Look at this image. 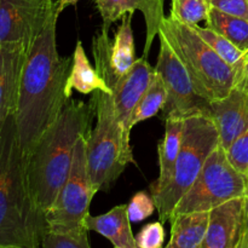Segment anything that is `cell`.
<instances>
[{
    "label": "cell",
    "instance_id": "6da1fadb",
    "mask_svg": "<svg viewBox=\"0 0 248 248\" xmlns=\"http://www.w3.org/2000/svg\"><path fill=\"white\" fill-rule=\"evenodd\" d=\"M57 19L55 17L38 36L22 69L15 119L26 155L56 123L70 99L65 89L72 60L58 52Z\"/></svg>",
    "mask_w": 248,
    "mask_h": 248
},
{
    "label": "cell",
    "instance_id": "7a4b0ae2",
    "mask_svg": "<svg viewBox=\"0 0 248 248\" xmlns=\"http://www.w3.org/2000/svg\"><path fill=\"white\" fill-rule=\"evenodd\" d=\"M47 232L46 213L29 188L14 114L0 126V247L41 248Z\"/></svg>",
    "mask_w": 248,
    "mask_h": 248
},
{
    "label": "cell",
    "instance_id": "3957f363",
    "mask_svg": "<svg viewBox=\"0 0 248 248\" xmlns=\"http://www.w3.org/2000/svg\"><path fill=\"white\" fill-rule=\"evenodd\" d=\"M92 102L69 99L56 123L27 154V177L36 205L47 212L69 176L80 136L89 135Z\"/></svg>",
    "mask_w": 248,
    "mask_h": 248
},
{
    "label": "cell",
    "instance_id": "277c9868",
    "mask_svg": "<svg viewBox=\"0 0 248 248\" xmlns=\"http://www.w3.org/2000/svg\"><path fill=\"white\" fill-rule=\"evenodd\" d=\"M157 35L164 36L190 77L196 92L208 102L227 97L237 84L235 70L225 63L193 27L164 17Z\"/></svg>",
    "mask_w": 248,
    "mask_h": 248
},
{
    "label": "cell",
    "instance_id": "5b68a950",
    "mask_svg": "<svg viewBox=\"0 0 248 248\" xmlns=\"http://www.w3.org/2000/svg\"><path fill=\"white\" fill-rule=\"evenodd\" d=\"M96 126L86 136L87 171L97 190L108 188L135 162L130 138L116 115L110 93L96 91L91 98Z\"/></svg>",
    "mask_w": 248,
    "mask_h": 248
},
{
    "label": "cell",
    "instance_id": "8992f818",
    "mask_svg": "<svg viewBox=\"0 0 248 248\" xmlns=\"http://www.w3.org/2000/svg\"><path fill=\"white\" fill-rule=\"evenodd\" d=\"M219 144V133L210 116L194 115L184 119L183 140L171 179L165 188L152 194L162 224L171 219L177 203L193 186L208 156Z\"/></svg>",
    "mask_w": 248,
    "mask_h": 248
},
{
    "label": "cell",
    "instance_id": "52a82bcc",
    "mask_svg": "<svg viewBox=\"0 0 248 248\" xmlns=\"http://www.w3.org/2000/svg\"><path fill=\"white\" fill-rule=\"evenodd\" d=\"M248 195V177L235 169L222 145L208 156L205 166L174 207L173 215L211 212L218 206Z\"/></svg>",
    "mask_w": 248,
    "mask_h": 248
},
{
    "label": "cell",
    "instance_id": "ba28073f",
    "mask_svg": "<svg viewBox=\"0 0 248 248\" xmlns=\"http://www.w3.org/2000/svg\"><path fill=\"white\" fill-rule=\"evenodd\" d=\"M97 191L87 171L86 135H82L75 147L69 176L46 212L48 232H72L86 228L90 205Z\"/></svg>",
    "mask_w": 248,
    "mask_h": 248
},
{
    "label": "cell",
    "instance_id": "9c48e42d",
    "mask_svg": "<svg viewBox=\"0 0 248 248\" xmlns=\"http://www.w3.org/2000/svg\"><path fill=\"white\" fill-rule=\"evenodd\" d=\"M55 17L53 0H0V45L29 51Z\"/></svg>",
    "mask_w": 248,
    "mask_h": 248
},
{
    "label": "cell",
    "instance_id": "30bf717a",
    "mask_svg": "<svg viewBox=\"0 0 248 248\" xmlns=\"http://www.w3.org/2000/svg\"><path fill=\"white\" fill-rule=\"evenodd\" d=\"M157 36L160 51L155 72L160 75L167 91L165 118L186 119L194 115H208L210 102L196 92L188 72L164 36Z\"/></svg>",
    "mask_w": 248,
    "mask_h": 248
},
{
    "label": "cell",
    "instance_id": "8fae6325",
    "mask_svg": "<svg viewBox=\"0 0 248 248\" xmlns=\"http://www.w3.org/2000/svg\"><path fill=\"white\" fill-rule=\"evenodd\" d=\"M132 17L133 14H127L121 18L113 40L109 38V31L106 28H101L92 39L96 69L110 90L130 72L136 62Z\"/></svg>",
    "mask_w": 248,
    "mask_h": 248
},
{
    "label": "cell",
    "instance_id": "7c38bea8",
    "mask_svg": "<svg viewBox=\"0 0 248 248\" xmlns=\"http://www.w3.org/2000/svg\"><path fill=\"white\" fill-rule=\"evenodd\" d=\"M245 219L246 198L228 201L211 211L202 248H239Z\"/></svg>",
    "mask_w": 248,
    "mask_h": 248
},
{
    "label": "cell",
    "instance_id": "4fadbf2b",
    "mask_svg": "<svg viewBox=\"0 0 248 248\" xmlns=\"http://www.w3.org/2000/svg\"><path fill=\"white\" fill-rule=\"evenodd\" d=\"M155 75V67H152L147 57L142 56L136 60L130 72L124 75L113 87L114 107L119 121L123 125L125 135L130 138V119L138 102L147 92Z\"/></svg>",
    "mask_w": 248,
    "mask_h": 248
},
{
    "label": "cell",
    "instance_id": "5bb4252c",
    "mask_svg": "<svg viewBox=\"0 0 248 248\" xmlns=\"http://www.w3.org/2000/svg\"><path fill=\"white\" fill-rule=\"evenodd\" d=\"M224 149L248 128V92L235 87L227 97L210 102V114Z\"/></svg>",
    "mask_w": 248,
    "mask_h": 248
},
{
    "label": "cell",
    "instance_id": "9a60e30c",
    "mask_svg": "<svg viewBox=\"0 0 248 248\" xmlns=\"http://www.w3.org/2000/svg\"><path fill=\"white\" fill-rule=\"evenodd\" d=\"M97 9L102 17V28L110 29L114 22L127 14L140 11L144 15L147 24V41L143 56L148 57L152 43L159 34L160 24L164 19V0H96Z\"/></svg>",
    "mask_w": 248,
    "mask_h": 248
},
{
    "label": "cell",
    "instance_id": "2e32d148",
    "mask_svg": "<svg viewBox=\"0 0 248 248\" xmlns=\"http://www.w3.org/2000/svg\"><path fill=\"white\" fill-rule=\"evenodd\" d=\"M27 53L28 51L23 47L0 45V126L16 111Z\"/></svg>",
    "mask_w": 248,
    "mask_h": 248
},
{
    "label": "cell",
    "instance_id": "e0dca14e",
    "mask_svg": "<svg viewBox=\"0 0 248 248\" xmlns=\"http://www.w3.org/2000/svg\"><path fill=\"white\" fill-rule=\"evenodd\" d=\"M87 230H92L113 244L114 248H138L131 230L127 205H119L101 216L89 215L85 222Z\"/></svg>",
    "mask_w": 248,
    "mask_h": 248
},
{
    "label": "cell",
    "instance_id": "ac0fdd59",
    "mask_svg": "<svg viewBox=\"0 0 248 248\" xmlns=\"http://www.w3.org/2000/svg\"><path fill=\"white\" fill-rule=\"evenodd\" d=\"M184 119L167 116L165 118V135L157 145L159 155V178L152 186V194L157 193L169 184L176 166L177 157L183 140Z\"/></svg>",
    "mask_w": 248,
    "mask_h": 248
},
{
    "label": "cell",
    "instance_id": "d6986e66",
    "mask_svg": "<svg viewBox=\"0 0 248 248\" xmlns=\"http://www.w3.org/2000/svg\"><path fill=\"white\" fill-rule=\"evenodd\" d=\"M210 212L178 213L171 222V239L165 248H202Z\"/></svg>",
    "mask_w": 248,
    "mask_h": 248
},
{
    "label": "cell",
    "instance_id": "ffe728a7",
    "mask_svg": "<svg viewBox=\"0 0 248 248\" xmlns=\"http://www.w3.org/2000/svg\"><path fill=\"white\" fill-rule=\"evenodd\" d=\"M73 90H77L82 94H90L96 91L113 93L110 87L107 85L96 68H93V65L90 63L81 40L77 41L72 58V68L68 77L65 91L69 98Z\"/></svg>",
    "mask_w": 248,
    "mask_h": 248
},
{
    "label": "cell",
    "instance_id": "44dd1931",
    "mask_svg": "<svg viewBox=\"0 0 248 248\" xmlns=\"http://www.w3.org/2000/svg\"><path fill=\"white\" fill-rule=\"evenodd\" d=\"M206 27L213 29L232 41L235 46L248 53V19L225 14L211 7L206 19Z\"/></svg>",
    "mask_w": 248,
    "mask_h": 248
},
{
    "label": "cell",
    "instance_id": "7402d4cb",
    "mask_svg": "<svg viewBox=\"0 0 248 248\" xmlns=\"http://www.w3.org/2000/svg\"><path fill=\"white\" fill-rule=\"evenodd\" d=\"M190 27H193L194 31L207 43V45L225 63H228L235 70V73L237 75V81H239L240 75H241L242 69H244L245 60H246L247 53H245L237 46H235L232 41L228 40L227 38H224L219 33H217L213 29L208 28V27H200L199 24H194V26Z\"/></svg>",
    "mask_w": 248,
    "mask_h": 248
},
{
    "label": "cell",
    "instance_id": "603a6c76",
    "mask_svg": "<svg viewBox=\"0 0 248 248\" xmlns=\"http://www.w3.org/2000/svg\"><path fill=\"white\" fill-rule=\"evenodd\" d=\"M167 101V91L165 87L164 81L159 74L155 72L150 86L148 87L147 92L143 94L140 101L138 102L137 107L133 110L130 119V128L132 130L140 121L148 120V119L156 116L160 110H164Z\"/></svg>",
    "mask_w": 248,
    "mask_h": 248
},
{
    "label": "cell",
    "instance_id": "cb8c5ba5",
    "mask_svg": "<svg viewBox=\"0 0 248 248\" xmlns=\"http://www.w3.org/2000/svg\"><path fill=\"white\" fill-rule=\"evenodd\" d=\"M210 9L207 0H171L170 17L179 23L194 26L207 19Z\"/></svg>",
    "mask_w": 248,
    "mask_h": 248
},
{
    "label": "cell",
    "instance_id": "d4e9b609",
    "mask_svg": "<svg viewBox=\"0 0 248 248\" xmlns=\"http://www.w3.org/2000/svg\"><path fill=\"white\" fill-rule=\"evenodd\" d=\"M87 228L72 232H46L41 248H91L87 239Z\"/></svg>",
    "mask_w": 248,
    "mask_h": 248
},
{
    "label": "cell",
    "instance_id": "484cf974",
    "mask_svg": "<svg viewBox=\"0 0 248 248\" xmlns=\"http://www.w3.org/2000/svg\"><path fill=\"white\" fill-rule=\"evenodd\" d=\"M156 211V205L153 196L148 195L145 191H138L132 196L130 203L127 205L128 218L131 223H140L147 219Z\"/></svg>",
    "mask_w": 248,
    "mask_h": 248
},
{
    "label": "cell",
    "instance_id": "4316f807",
    "mask_svg": "<svg viewBox=\"0 0 248 248\" xmlns=\"http://www.w3.org/2000/svg\"><path fill=\"white\" fill-rule=\"evenodd\" d=\"M232 166L241 173L248 174V128L241 136L232 143L228 149H224Z\"/></svg>",
    "mask_w": 248,
    "mask_h": 248
},
{
    "label": "cell",
    "instance_id": "83f0119b",
    "mask_svg": "<svg viewBox=\"0 0 248 248\" xmlns=\"http://www.w3.org/2000/svg\"><path fill=\"white\" fill-rule=\"evenodd\" d=\"M164 241L165 229L161 222H154L144 225L136 237V244L138 248H162Z\"/></svg>",
    "mask_w": 248,
    "mask_h": 248
},
{
    "label": "cell",
    "instance_id": "f1b7e54d",
    "mask_svg": "<svg viewBox=\"0 0 248 248\" xmlns=\"http://www.w3.org/2000/svg\"><path fill=\"white\" fill-rule=\"evenodd\" d=\"M207 2L213 9L248 19L247 0H207Z\"/></svg>",
    "mask_w": 248,
    "mask_h": 248
},
{
    "label": "cell",
    "instance_id": "f546056e",
    "mask_svg": "<svg viewBox=\"0 0 248 248\" xmlns=\"http://www.w3.org/2000/svg\"><path fill=\"white\" fill-rule=\"evenodd\" d=\"M236 89L242 90V91L248 92V53L246 55V60H245L244 69H242L241 75H240V79L236 84Z\"/></svg>",
    "mask_w": 248,
    "mask_h": 248
},
{
    "label": "cell",
    "instance_id": "4dcf8cb0",
    "mask_svg": "<svg viewBox=\"0 0 248 248\" xmlns=\"http://www.w3.org/2000/svg\"><path fill=\"white\" fill-rule=\"evenodd\" d=\"M79 1L80 0H58V1H56V9H57V14L61 15L65 7L77 5Z\"/></svg>",
    "mask_w": 248,
    "mask_h": 248
},
{
    "label": "cell",
    "instance_id": "1f68e13d",
    "mask_svg": "<svg viewBox=\"0 0 248 248\" xmlns=\"http://www.w3.org/2000/svg\"><path fill=\"white\" fill-rule=\"evenodd\" d=\"M239 248H248V229H246V227H245L244 236H242Z\"/></svg>",
    "mask_w": 248,
    "mask_h": 248
},
{
    "label": "cell",
    "instance_id": "d6a6232c",
    "mask_svg": "<svg viewBox=\"0 0 248 248\" xmlns=\"http://www.w3.org/2000/svg\"><path fill=\"white\" fill-rule=\"evenodd\" d=\"M245 227L248 229V195L246 196V219H245Z\"/></svg>",
    "mask_w": 248,
    "mask_h": 248
},
{
    "label": "cell",
    "instance_id": "836d02e7",
    "mask_svg": "<svg viewBox=\"0 0 248 248\" xmlns=\"http://www.w3.org/2000/svg\"><path fill=\"white\" fill-rule=\"evenodd\" d=\"M5 248H23V247H5Z\"/></svg>",
    "mask_w": 248,
    "mask_h": 248
},
{
    "label": "cell",
    "instance_id": "e575fe53",
    "mask_svg": "<svg viewBox=\"0 0 248 248\" xmlns=\"http://www.w3.org/2000/svg\"><path fill=\"white\" fill-rule=\"evenodd\" d=\"M0 248H5V247H0Z\"/></svg>",
    "mask_w": 248,
    "mask_h": 248
},
{
    "label": "cell",
    "instance_id": "d590c367",
    "mask_svg": "<svg viewBox=\"0 0 248 248\" xmlns=\"http://www.w3.org/2000/svg\"><path fill=\"white\" fill-rule=\"evenodd\" d=\"M247 177H248V174H247Z\"/></svg>",
    "mask_w": 248,
    "mask_h": 248
},
{
    "label": "cell",
    "instance_id": "8d00e7d4",
    "mask_svg": "<svg viewBox=\"0 0 248 248\" xmlns=\"http://www.w3.org/2000/svg\"><path fill=\"white\" fill-rule=\"evenodd\" d=\"M247 1H248V0H247Z\"/></svg>",
    "mask_w": 248,
    "mask_h": 248
}]
</instances>
